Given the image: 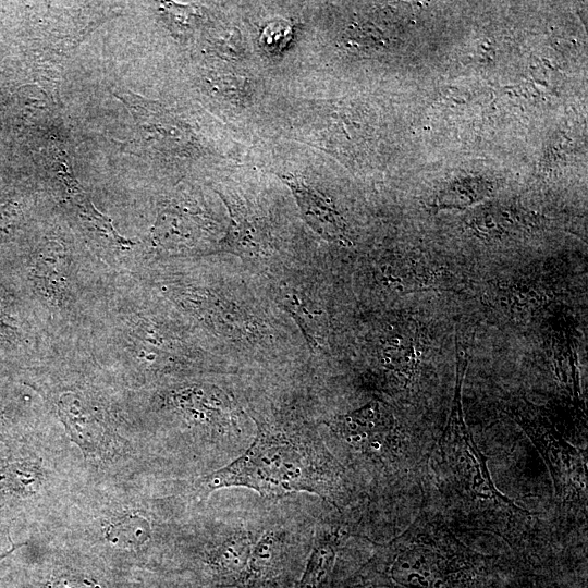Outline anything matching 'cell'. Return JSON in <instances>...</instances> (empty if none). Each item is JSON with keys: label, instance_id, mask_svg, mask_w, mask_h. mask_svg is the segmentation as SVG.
Returning <instances> with one entry per match:
<instances>
[{"label": "cell", "instance_id": "obj_1", "mask_svg": "<svg viewBox=\"0 0 588 588\" xmlns=\"http://www.w3.org/2000/svg\"><path fill=\"white\" fill-rule=\"evenodd\" d=\"M468 351L456 341V380L445 427L429 457V475L437 498L449 516L464 526L512 542L531 522L530 512L517 506L493 483L487 457L477 446L464 418L462 388Z\"/></svg>", "mask_w": 588, "mask_h": 588}, {"label": "cell", "instance_id": "obj_2", "mask_svg": "<svg viewBox=\"0 0 588 588\" xmlns=\"http://www.w3.org/2000/svg\"><path fill=\"white\" fill-rule=\"evenodd\" d=\"M257 434L235 461L198 480L203 494L246 487L264 497L309 492L336 503L344 490L343 468L309 430L290 422L255 418Z\"/></svg>", "mask_w": 588, "mask_h": 588}, {"label": "cell", "instance_id": "obj_3", "mask_svg": "<svg viewBox=\"0 0 588 588\" xmlns=\"http://www.w3.org/2000/svg\"><path fill=\"white\" fill-rule=\"evenodd\" d=\"M486 561L429 505L400 536L377 548L368 569L391 588H455L477 576Z\"/></svg>", "mask_w": 588, "mask_h": 588}, {"label": "cell", "instance_id": "obj_4", "mask_svg": "<svg viewBox=\"0 0 588 588\" xmlns=\"http://www.w3.org/2000/svg\"><path fill=\"white\" fill-rule=\"evenodd\" d=\"M504 412L525 431L543 458L558 501L586 510V454L568 443L551 421L527 400L510 402Z\"/></svg>", "mask_w": 588, "mask_h": 588}, {"label": "cell", "instance_id": "obj_5", "mask_svg": "<svg viewBox=\"0 0 588 588\" xmlns=\"http://www.w3.org/2000/svg\"><path fill=\"white\" fill-rule=\"evenodd\" d=\"M331 430L353 450L369 457H383L400 452L401 430L389 406L370 401L328 424Z\"/></svg>", "mask_w": 588, "mask_h": 588}, {"label": "cell", "instance_id": "obj_6", "mask_svg": "<svg viewBox=\"0 0 588 588\" xmlns=\"http://www.w3.org/2000/svg\"><path fill=\"white\" fill-rule=\"evenodd\" d=\"M132 112L138 128L147 142L158 149H179L188 138L182 124L157 102L148 101L128 90L114 93Z\"/></svg>", "mask_w": 588, "mask_h": 588}, {"label": "cell", "instance_id": "obj_7", "mask_svg": "<svg viewBox=\"0 0 588 588\" xmlns=\"http://www.w3.org/2000/svg\"><path fill=\"white\" fill-rule=\"evenodd\" d=\"M299 210L309 226L322 237L347 244L345 224L332 204L321 194L293 175H284Z\"/></svg>", "mask_w": 588, "mask_h": 588}, {"label": "cell", "instance_id": "obj_8", "mask_svg": "<svg viewBox=\"0 0 588 588\" xmlns=\"http://www.w3.org/2000/svg\"><path fill=\"white\" fill-rule=\"evenodd\" d=\"M225 203L231 217V228L224 238L225 245L240 255L254 257L268 255L269 238L259 224V219L240 200L231 197L225 198Z\"/></svg>", "mask_w": 588, "mask_h": 588}, {"label": "cell", "instance_id": "obj_9", "mask_svg": "<svg viewBox=\"0 0 588 588\" xmlns=\"http://www.w3.org/2000/svg\"><path fill=\"white\" fill-rule=\"evenodd\" d=\"M281 542L277 535L265 534L252 548L237 588H270L282 572Z\"/></svg>", "mask_w": 588, "mask_h": 588}, {"label": "cell", "instance_id": "obj_10", "mask_svg": "<svg viewBox=\"0 0 588 588\" xmlns=\"http://www.w3.org/2000/svg\"><path fill=\"white\" fill-rule=\"evenodd\" d=\"M177 404L195 419L225 428L233 424L232 401L217 388L196 387L177 395Z\"/></svg>", "mask_w": 588, "mask_h": 588}, {"label": "cell", "instance_id": "obj_11", "mask_svg": "<svg viewBox=\"0 0 588 588\" xmlns=\"http://www.w3.org/2000/svg\"><path fill=\"white\" fill-rule=\"evenodd\" d=\"M253 543L246 534H236L213 549L206 563L224 585L236 587L243 577Z\"/></svg>", "mask_w": 588, "mask_h": 588}, {"label": "cell", "instance_id": "obj_12", "mask_svg": "<svg viewBox=\"0 0 588 588\" xmlns=\"http://www.w3.org/2000/svg\"><path fill=\"white\" fill-rule=\"evenodd\" d=\"M341 540L339 529L322 534L316 541L305 568L293 588H323L334 568Z\"/></svg>", "mask_w": 588, "mask_h": 588}, {"label": "cell", "instance_id": "obj_13", "mask_svg": "<svg viewBox=\"0 0 588 588\" xmlns=\"http://www.w3.org/2000/svg\"><path fill=\"white\" fill-rule=\"evenodd\" d=\"M149 523L138 515H125L113 520L106 530L107 540L119 548H134L150 538Z\"/></svg>", "mask_w": 588, "mask_h": 588}, {"label": "cell", "instance_id": "obj_14", "mask_svg": "<svg viewBox=\"0 0 588 588\" xmlns=\"http://www.w3.org/2000/svg\"><path fill=\"white\" fill-rule=\"evenodd\" d=\"M40 478L39 468L34 464L14 463L0 470V489L30 493Z\"/></svg>", "mask_w": 588, "mask_h": 588}, {"label": "cell", "instance_id": "obj_15", "mask_svg": "<svg viewBox=\"0 0 588 588\" xmlns=\"http://www.w3.org/2000/svg\"><path fill=\"white\" fill-rule=\"evenodd\" d=\"M39 588H101L99 583L86 575L61 574L52 576Z\"/></svg>", "mask_w": 588, "mask_h": 588}, {"label": "cell", "instance_id": "obj_16", "mask_svg": "<svg viewBox=\"0 0 588 588\" xmlns=\"http://www.w3.org/2000/svg\"><path fill=\"white\" fill-rule=\"evenodd\" d=\"M20 546H22V544L13 546L12 549H10L9 551H7L4 553H0V561L3 560L5 556H8L9 554H11Z\"/></svg>", "mask_w": 588, "mask_h": 588}]
</instances>
